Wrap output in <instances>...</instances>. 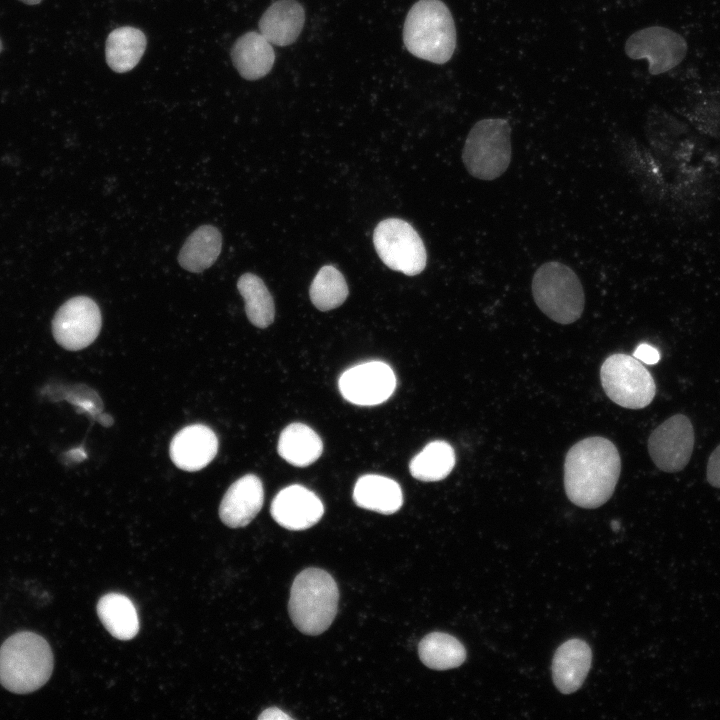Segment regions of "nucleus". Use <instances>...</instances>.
<instances>
[{"instance_id":"7ed1b4c3","label":"nucleus","mask_w":720,"mask_h":720,"mask_svg":"<svg viewBox=\"0 0 720 720\" xmlns=\"http://www.w3.org/2000/svg\"><path fill=\"white\" fill-rule=\"evenodd\" d=\"M406 49L436 64L448 62L456 48V29L449 8L441 0H419L409 10L403 28Z\"/></svg>"},{"instance_id":"a211bd4d","label":"nucleus","mask_w":720,"mask_h":720,"mask_svg":"<svg viewBox=\"0 0 720 720\" xmlns=\"http://www.w3.org/2000/svg\"><path fill=\"white\" fill-rule=\"evenodd\" d=\"M231 60L244 79L257 80L272 69L275 52L272 44L260 32L250 31L239 37L232 46Z\"/></svg>"},{"instance_id":"f3484780","label":"nucleus","mask_w":720,"mask_h":720,"mask_svg":"<svg viewBox=\"0 0 720 720\" xmlns=\"http://www.w3.org/2000/svg\"><path fill=\"white\" fill-rule=\"evenodd\" d=\"M305 21L302 5L296 0H278L259 20L260 33L273 45L287 46L295 42Z\"/></svg>"},{"instance_id":"f257e3e1","label":"nucleus","mask_w":720,"mask_h":720,"mask_svg":"<svg viewBox=\"0 0 720 720\" xmlns=\"http://www.w3.org/2000/svg\"><path fill=\"white\" fill-rule=\"evenodd\" d=\"M621 471V459L609 439L588 437L574 444L564 462V487L575 505L593 509L612 496Z\"/></svg>"},{"instance_id":"2f4dec72","label":"nucleus","mask_w":720,"mask_h":720,"mask_svg":"<svg viewBox=\"0 0 720 720\" xmlns=\"http://www.w3.org/2000/svg\"><path fill=\"white\" fill-rule=\"evenodd\" d=\"M613 529H614V530H617V529H618V524H617V522H613Z\"/></svg>"},{"instance_id":"f03ea898","label":"nucleus","mask_w":720,"mask_h":720,"mask_svg":"<svg viewBox=\"0 0 720 720\" xmlns=\"http://www.w3.org/2000/svg\"><path fill=\"white\" fill-rule=\"evenodd\" d=\"M53 666L51 647L37 633H15L0 647V684L13 693L38 690L49 680Z\"/></svg>"},{"instance_id":"39448f33","label":"nucleus","mask_w":720,"mask_h":720,"mask_svg":"<svg viewBox=\"0 0 720 720\" xmlns=\"http://www.w3.org/2000/svg\"><path fill=\"white\" fill-rule=\"evenodd\" d=\"M531 291L537 307L560 324L577 321L585 307V293L575 271L559 261L541 264L533 274Z\"/></svg>"},{"instance_id":"cd10ccee","label":"nucleus","mask_w":720,"mask_h":720,"mask_svg":"<svg viewBox=\"0 0 720 720\" xmlns=\"http://www.w3.org/2000/svg\"><path fill=\"white\" fill-rule=\"evenodd\" d=\"M706 476L710 485L720 488V444L714 449L708 459Z\"/></svg>"},{"instance_id":"6e6552de","label":"nucleus","mask_w":720,"mask_h":720,"mask_svg":"<svg viewBox=\"0 0 720 720\" xmlns=\"http://www.w3.org/2000/svg\"><path fill=\"white\" fill-rule=\"evenodd\" d=\"M375 250L390 269L413 276L426 266V250L416 230L399 218L381 221L373 234Z\"/></svg>"},{"instance_id":"6ab92c4d","label":"nucleus","mask_w":720,"mask_h":720,"mask_svg":"<svg viewBox=\"0 0 720 720\" xmlns=\"http://www.w3.org/2000/svg\"><path fill=\"white\" fill-rule=\"evenodd\" d=\"M357 506L382 514L397 512L403 503L400 485L393 479L367 474L360 477L353 490Z\"/></svg>"},{"instance_id":"4468645a","label":"nucleus","mask_w":720,"mask_h":720,"mask_svg":"<svg viewBox=\"0 0 720 720\" xmlns=\"http://www.w3.org/2000/svg\"><path fill=\"white\" fill-rule=\"evenodd\" d=\"M218 439L209 427L193 424L184 427L172 438L169 454L181 470L194 472L206 467L216 456Z\"/></svg>"},{"instance_id":"423d86ee","label":"nucleus","mask_w":720,"mask_h":720,"mask_svg":"<svg viewBox=\"0 0 720 720\" xmlns=\"http://www.w3.org/2000/svg\"><path fill=\"white\" fill-rule=\"evenodd\" d=\"M512 157L511 126L504 118H485L470 129L464 143L462 160L468 173L491 181L508 169Z\"/></svg>"},{"instance_id":"412c9836","label":"nucleus","mask_w":720,"mask_h":720,"mask_svg":"<svg viewBox=\"0 0 720 720\" xmlns=\"http://www.w3.org/2000/svg\"><path fill=\"white\" fill-rule=\"evenodd\" d=\"M277 450L288 463L297 467H306L321 456L323 443L309 426L303 423H291L282 430Z\"/></svg>"},{"instance_id":"9b49d317","label":"nucleus","mask_w":720,"mask_h":720,"mask_svg":"<svg viewBox=\"0 0 720 720\" xmlns=\"http://www.w3.org/2000/svg\"><path fill=\"white\" fill-rule=\"evenodd\" d=\"M694 442V429L690 419L683 414H676L650 434L648 452L660 470L678 472L690 461Z\"/></svg>"},{"instance_id":"4be33fe9","label":"nucleus","mask_w":720,"mask_h":720,"mask_svg":"<svg viewBox=\"0 0 720 720\" xmlns=\"http://www.w3.org/2000/svg\"><path fill=\"white\" fill-rule=\"evenodd\" d=\"M222 248V236L212 225H202L185 241L178 256L182 268L190 272H201L209 268L218 258Z\"/></svg>"},{"instance_id":"2eb2a0df","label":"nucleus","mask_w":720,"mask_h":720,"mask_svg":"<svg viewBox=\"0 0 720 720\" xmlns=\"http://www.w3.org/2000/svg\"><path fill=\"white\" fill-rule=\"evenodd\" d=\"M264 502L263 484L259 477L247 474L236 480L224 494L219 506L221 521L231 528L248 525Z\"/></svg>"},{"instance_id":"393cba45","label":"nucleus","mask_w":720,"mask_h":720,"mask_svg":"<svg viewBox=\"0 0 720 720\" xmlns=\"http://www.w3.org/2000/svg\"><path fill=\"white\" fill-rule=\"evenodd\" d=\"M456 457L452 446L446 441L436 440L427 444L410 462L411 475L425 482L446 478L455 466Z\"/></svg>"},{"instance_id":"c756f323","label":"nucleus","mask_w":720,"mask_h":720,"mask_svg":"<svg viewBox=\"0 0 720 720\" xmlns=\"http://www.w3.org/2000/svg\"><path fill=\"white\" fill-rule=\"evenodd\" d=\"M258 719H292L288 714L282 710L272 707L264 710L258 717Z\"/></svg>"},{"instance_id":"9d476101","label":"nucleus","mask_w":720,"mask_h":720,"mask_svg":"<svg viewBox=\"0 0 720 720\" xmlns=\"http://www.w3.org/2000/svg\"><path fill=\"white\" fill-rule=\"evenodd\" d=\"M102 325L101 312L94 300L75 296L56 311L52 319V334L62 348L78 351L92 344Z\"/></svg>"},{"instance_id":"a878e982","label":"nucleus","mask_w":720,"mask_h":720,"mask_svg":"<svg viewBox=\"0 0 720 720\" xmlns=\"http://www.w3.org/2000/svg\"><path fill=\"white\" fill-rule=\"evenodd\" d=\"M237 288L244 299L248 320L258 328L268 327L274 320L275 307L263 280L255 274L245 273L240 276Z\"/></svg>"},{"instance_id":"1a4fd4ad","label":"nucleus","mask_w":720,"mask_h":720,"mask_svg":"<svg viewBox=\"0 0 720 720\" xmlns=\"http://www.w3.org/2000/svg\"><path fill=\"white\" fill-rule=\"evenodd\" d=\"M624 50L633 60L646 59L648 72L660 75L684 60L688 45L678 32L656 25L632 33L625 42Z\"/></svg>"},{"instance_id":"f8f14e48","label":"nucleus","mask_w":720,"mask_h":720,"mask_svg":"<svg viewBox=\"0 0 720 720\" xmlns=\"http://www.w3.org/2000/svg\"><path fill=\"white\" fill-rule=\"evenodd\" d=\"M396 377L389 365L381 361L358 364L346 370L339 379V390L349 402L373 406L393 394Z\"/></svg>"},{"instance_id":"20e7f679","label":"nucleus","mask_w":720,"mask_h":720,"mask_svg":"<svg viewBox=\"0 0 720 720\" xmlns=\"http://www.w3.org/2000/svg\"><path fill=\"white\" fill-rule=\"evenodd\" d=\"M339 592L333 577L325 570L307 568L294 579L288 603L295 627L306 635H319L333 622Z\"/></svg>"},{"instance_id":"7c9ffc66","label":"nucleus","mask_w":720,"mask_h":720,"mask_svg":"<svg viewBox=\"0 0 720 720\" xmlns=\"http://www.w3.org/2000/svg\"><path fill=\"white\" fill-rule=\"evenodd\" d=\"M20 1L27 5H36V4H39L42 0H20Z\"/></svg>"},{"instance_id":"b1692460","label":"nucleus","mask_w":720,"mask_h":720,"mask_svg":"<svg viewBox=\"0 0 720 720\" xmlns=\"http://www.w3.org/2000/svg\"><path fill=\"white\" fill-rule=\"evenodd\" d=\"M418 653L422 663L434 670L459 667L466 659V650L462 643L443 632H432L422 638Z\"/></svg>"},{"instance_id":"bb28decb","label":"nucleus","mask_w":720,"mask_h":720,"mask_svg":"<svg viewBox=\"0 0 720 720\" xmlns=\"http://www.w3.org/2000/svg\"><path fill=\"white\" fill-rule=\"evenodd\" d=\"M348 293L344 276L332 265L320 268L309 290L311 302L321 311L339 307L346 300Z\"/></svg>"},{"instance_id":"473e14b6","label":"nucleus","mask_w":720,"mask_h":720,"mask_svg":"<svg viewBox=\"0 0 720 720\" xmlns=\"http://www.w3.org/2000/svg\"><path fill=\"white\" fill-rule=\"evenodd\" d=\"M2 51V42L0 40V52Z\"/></svg>"},{"instance_id":"5701e85b","label":"nucleus","mask_w":720,"mask_h":720,"mask_svg":"<svg viewBox=\"0 0 720 720\" xmlns=\"http://www.w3.org/2000/svg\"><path fill=\"white\" fill-rule=\"evenodd\" d=\"M97 614L107 631L115 638L129 640L139 631L136 608L125 595L109 593L100 598Z\"/></svg>"},{"instance_id":"aec40b11","label":"nucleus","mask_w":720,"mask_h":720,"mask_svg":"<svg viewBox=\"0 0 720 720\" xmlns=\"http://www.w3.org/2000/svg\"><path fill=\"white\" fill-rule=\"evenodd\" d=\"M146 44V36L138 28L123 26L113 30L105 43L108 66L117 73L132 70L142 58Z\"/></svg>"},{"instance_id":"0eeeda50","label":"nucleus","mask_w":720,"mask_h":720,"mask_svg":"<svg viewBox=\"0 0 720 720\" xmlns=\"http://www.w3.org/2000/svg\"><path fill=\"white\" fill-rule=\"evenodd\" d=\"M600 378L606 395L624 408H644L656 394L653 377L634 356L610 355L601 366Z\"/></svg>"},{"instance_id":"c85d7f7f","label":"nucleus","mask_w":720,"mask_h":720,"mask_svg":"<svg viewBox=\"0 0 720 720\" xmlns=\"http://www.w3.org/2000/svg\"><path fill=\"white\" fill-rule=\"evenodd\" d=\"M633 356L639 361L649 365L656 364L660 360L659 351L647 343L639 344L635 349Z\"/></svg>"},{"instance_id":"ddd939ff","label":"nucleus","mask_w":720,"mask_h":720,"mask_svg":"<svg viewBox=\"0 0 720 720\" xmlns=\"http://www.w3.org/2000/svg\"><path fill=\"white\" fill-rule=\"evenodd\" d=\"M271 516L289 530H305L323 516L324 506L308 488L294 484L280 490L271 503Z\"/></svg>"},{"instance_id":"dca6fc26","label":"nucleus","mask_w":720,"mask_h":720,"mask_svg":"<svg viewBox=\"0 0 720 720\" xmlns=\"http://www.w3.org/2000/svg\"><path fill=\"white\" fill-rule=\"evenodd\" d=\"M592 652L581 639L564 642L555 652L552 661V677L555 686L563 694L578 690L591 667Z\"/></svg>"}]
</instances>
